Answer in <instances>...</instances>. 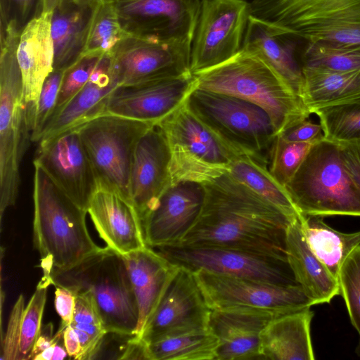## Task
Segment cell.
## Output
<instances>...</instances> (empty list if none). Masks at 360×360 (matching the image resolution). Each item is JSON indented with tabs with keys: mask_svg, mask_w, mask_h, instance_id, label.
Wrapping results in <instances>:
<instances>
[{
	"mask_svg": "<svg viewBox=\"0 0 360 360\" xmlns=\"http://www.w3.org/2000/svg\"><path fill=\"white\" fill-rule=\"evenodd\" d=\"M33 163L87 211L98 182L78 127L40 140Z\"/></svg>",
	"mask_w": 360,
	"mask_h": 360,
	"instance_id": "cell-15",
	"label": "cell"
},
{
	"mask_svg": "<svg viewBox=\"0 0 360 360\" xmlns=\"http://www.w3.org/2000/svg\"><path fill=\"white\" fill-rule=\"evenodd\" d=\"M197 86L192 73L118 85L106 113L155 125L183 105Z\"/></svg>",
	"mask_w": 360,
	"mask_h": 360,
	"instance_id": "cell-17",
	"label": "cell"
},
{
	"mask_svg": "<svg viewBox=\"0 0 360 360\" xmlns=\"http://www.w3.org/2000/svg\"><path fill=\"white\" fill-rule=\"evenodd\" d=\"M338 144L343 164L360 188V140Z\"/></svg>",
	"mask_w": 360,
	"mask_h": 360,
	"instance_id": "cell-47",
	"label": "cell"
},
{
	"mask_svg": "<svg viewBox=\"0 0 360 360\" xmlns=\"http://www.w3.org/2000/svg\"><path fill=\"white\" fill-rule=\"evenodd\" d=\"M103 54L85 53L63 71L56 107L51 119L87 83Z\"/></svg>",
	"mask_w": 360,
	"mask_h": 360,
	"instance_id": "cell-41",
	"label": "cell"
},
{
	"mask_svg": "<svg viewBox=\"0 0 360 360\" xmlns=\"http://www.w3.org/2000/svg\"><path fill=\"white\" fill-rule=\"evenodd\" d=\"M250 15L307 46L360 44V0H251Z\"/></svg>",
	"mask_w": 360,
	"mask_h": 360,
	"instance_id": "cell-4",
	"label": "cell"
},
{
	"mask_svg": "<svg viewBox=\"0 0 360 360\" xmlns=\"http://www.w3.org/2000/svg\"><path fill=\"white\" fill-rule=\"evenodd\" d=\"M340 294L351 323L359 335L356 352L360 356V245L343 262L338 277Z\"/></svg>",
	"mask_w": 360,
	"mask_h": 360,
	"instance_id": "cell-39",
	"label": "cell"
},
{
	"mask_svg": "<svg viewBox=\"0 0 360 360\" xmlns=\"http://www.w3.org/2000/svg\"><path fill=\"white\" fill-rule=\"evenodd\" d=\"M211 311L193 273L179 266L140 337L149 342L179 330L207 328Z\"/></svg>",
	"mask_w": 360,
	"mask_h": 360,
	"instance_id": "cell-19",
	"label": "cell"
},
{
	"mask_svg": "<svg viewBox=\"0 0 360 360\" xmlns=\"http://www.w3.org/2000/svg\"><path fill=\"white\" fill-rule=\"evenodd\" d=\"M197 88L236 96L264 109L277 135L309 117L303 100L257 56L241 49L226 61L193 74Z\"/></svg>",
	"mask_w": 360,
	"mask_h": 360,
	"instance_id": "cell-2",
	"label": "cell"
},
{
	"mask_svg": "<svg viewBox=\"0 0 360 360\" xmlns=\"http://www.w3.org/2000/svg\"><path fill=\"white\" fill-rule=\"evenodd\" d=\"M53 285L89 293L108 333L135 335L139 308L122 255L106 246L76 265L53 268Z\"/></svg>",
	"mask_w": 360,
	"mask_h": 360,
	"instance_id": "cell-5",
	"label": "cell"
},
{
	"mask_svg": "<svg viewBox=\"0 0 360 360\" xmlns=\"http://www.w3.org/2000/svg\"><path fill=\"white\" fill-rule=\"evenodd\" d=\"M48 287L39 282L36 290L25 308L21 323L18 360L31 359L36 341L41 330Z\"/></svg>",
	"mask_w": 360,
	"mask_h": 360,
	"instance_id": "cell-40",
	"label": "cell"
},
{
	"mask_svg": "<svg viewBox=\"0 0 360 360\" xmlns=\"http://www.w3.org/2000/svg\"><path fill=\"white\" fill-rule=\"evenodd\" d=\"M51 15L52 12H44L32 20L18 38L16 56L30 126L41 86L53 70Z\"/></svg>",
	"mask_w": 360,
	"mask_h": 360,
	"instance_id": "cell-23",
	"label": "cell"
},
{
	"mask_svg": "<svg viewBox=\"0 0 360 360\" xmlns=\"http://www.w3.org/2000/svg\"><path fill=\"white\" fill-rule=\"evenodd\" d=\"M24 310V297L20 294L11 312L5 336L1 339V360H18Z\"/></svg>",
	"mask_w": 360,
	"mask_h": 360,
	"instance_id": "cell-44",
	"label": "cell"
},
{
	"mask_svg": "<svg viewBox=\"0 0 360 360\" xmlns=\"http://www.w3.org/2000/svg\"><path fill=\"white\" fill-rule=\"evenodd\" d=\"M54 306L61 319L60 327L66 328L70 325L75 310V294L70 290L55 286Z\"/></svg>",
	"mask_w": 360,
	"mask_h": 360,
	"instance_id": "cell-46",
	"label": "cell"
},
{
	"mask_svg": "<svg viewBox=\"0 0 360 360\" xmlns=\"http://www.w3.org/2000/svg\"><path fill=\"white\" fill-rule=\"evenodd\" d=\"M323 217L301 214L300 220L310 248L338 280L343 262L360 245V231L352 233L338 231L326 224Z\"/></svg>",
	"mask_w": 360,
	"mask_h": 360,
	"instance_id": "cell-31",
	"label": "cell"
},
{
	"mask_svg": "<svg viewBox=\"0 0 360 360\" xmlns=\"http://www.w3.org/2000/svg\"><path fill=\"white\" fill-rule=\"evenodd\" d=\"M122 256L138 304L140 337L179 266L148 246Z\"/></svg>",
	"mask_w": 360,
	"mask_h": 360,
	"instance_id": "cell-27",
	"label": "cell"
},
{
	"mask_svg": "<svg viewBox=\"0 0 360 360\" xmlns=\"http://www.w3.org/2000/svg\"><path fill=\"white\" fill-rule=\"evenodd\" d=\"M130 37L192 44L201 0H107Z\"/></svg>",
	"mask_w": 360,
	"mask_h": 360,
	"instance_id": "cell-13",
	"label": "cell"
},
{
	"mask_svg": "<svg viewBox=\"0 0 360 360\" xmlns=\"http://www.w3.org/2000/svg\"><path fill=\"white\" fill-rule=\"evenodd\" d=\"M304 86L302 98L312 112L360 96V70L338 71L302 66Z\"/></svg>",
	"mask_w": 360,
	"mask_h": 360,
	"instance_id": "cell-30",
	"label": "cell"
},
{
	"mask_svg": "<svg viewBox=\"0 0 360 360\" xmlns=\"http://www.w3.org/2000/svg\"><path fill=\"white\" fill-rule=\"evenodd\" d=\"M314 144L290 142L277 135L269 153V172L285 187L294 176Z\"/></svg>",
	"mask_w": 360,
	"mask_h": 360,
	"instance_id": "cell-38",
	"label": "cell"
},
{
	"mask_svg": "<svg viewBox=\"0 0 360 360\" xmlns=\"http://www.w3.org/2000/svg\"><path fill=\"white\" fill-rule=\"evenodd\" d=\"M280 314L245 307L212 310L209 328L219 340L215 360L262 359V333Z\"/></svg>",
	"mask_w": 360,
	"mask_h": 360,
	"instance_id": "cell-21",
	"label": "cell"
},
{
	"mask_svg": "<svg viewBox=\"0 0 360 360\" xmlns=\"http://www.w3.org/2000/svg\"><path fill=\"white\" fill-rule=\"evenodd\" d=\"M152 126L105 113L78 127L98 184L115 190L131 201L129 181L134 153L141 136Z\"/></svg>",
	"mask_w": 360,
	"mask_h": 360,
	"instance_id": "cell-10",
	"label": "cell"
},
{
	"mask_svg": "<svg viewBox=\"0 0 360 360\" xmlns=\"http://www.w3.org/2000/svg\"><path fill=\"white\" fill-rule=\"evenodd\" d=\"M290 142L315 143L324 138L320 124L313 123L307 119L278 134Z\"/></svg>",
	"mask_w": 360,
	"mask_h": 360,
	"instance_id": "cell-45",
	"label": "cell"
},
{
	"mask_svg": "<svg viewBox=\"0 0 360 360\" xmlns=\"http://www.w3.org/2000/svg\"><path fill=\"white\" fill-rule=\"evenodd\" d=\"M193 273L211 310L245 307L285 314L314 305L299 285H276L202 270Z\"/></svg>",
	"mask_w": 360,
	"mask_h": 360,
	"instance_id": "cell-14",
	"label": "cell"
},
{
	"mask_svg": "<svg viewBox=\"0 0 360 360\" xmlns=\"http://www.w3.org/2000/svg\"><path fill=\"white\" fill-rule=\"evenodd\" d=\"M34 164L33 242L41 259L53 267L70 268L101 248L92 240L87 211L75 203L36 163Z\"/></svg>",
	"mask_w": 360,
	"mask_h": 360,
	"instance_id": "cell-3",
	"label": "cell"
},
{
	"mask_svg": "<svg viewBox=\"0 0 360 360\" xmlns=\"http://www.w3.org/2000/svg\"><path fill=\"white\" fill-rule=\"evenodd\" d=\"M60 0H44V12H52Z\"/></svg>",
	"mask_w": 360,
	"mask_h": 360,
	"instance_id": "cell-49",
	"label": "cell"
},
{
	"mask_svg": "<svg viewBox=\"0 0 360 360\" xmlns=\"http://www.w3.org/2000/svg\"><path fill=\"white\" fill-rule=\"evenodd\" d=\"M302 215L360 217V188L346 169L338 143H315L285 186Z\"/></svg>",
	"mask_w": 360,
	"mask_h": 360,
	"instance_id": "cell-6",
	"label": "cell"
},
{
	"mask_svg": "<svg viewBox=\"0 0 360 360\" xmlns=\"http://www.w3.org/2000/svg\"><path fill=\"white\" fill-rule=\"evenodd\" d=\"M191 45L124 38L110 53L118 85L192 73Z\"/></svg>",
	"mask_w": 360,
	"mask_h": 360,
	"instance_id": "cell-16",
	"label": "cell"
},
{
	"mask_svg": "<svg viewBox=\"0 0 360 360\" xmlns=\"http://www.w3.org/2000/svg\"><path fill=\"white\" fill-rule=\"evenodd\" d=\"M324 139L335 143L360 140V96L314 110Z\"/></svg>",
	"mask_w": 360,
	"mask_h": 360,
	"instance_id": "cell-34",
	"label": "cell"
},
{
	"mask_svg": "<svg viewBox=\"0 0 360 360\" xmlns=\"http://www.w3.org/2000/svg\"><path fill=\"white\" fill-rule=\"evenodd\" d=\"M285 253L295 281L314 305L329 303L340 294L338 280L310 248L300 217L286 229Z\"/></svg>",
	"mask_w": 360,
	"mask_h": 360,
	"instance_id": "cell-28",
	"label": "cell"
},
{
	"mask_svg": "<svg viewBox=\"0 0 360 360\" xmlns=\"http://www.w3.org/2000/svg\"><path fill=\"white\" fill-rule=\"evenodd\" d=\"M1 34L12 31L20 34L44 12V0H0Z\"/></svg>",
	"mask_w": 360,
	"mask_h": 360,
	"instance_id": "cell-43",
	"label": "cell"
},
{
	"mask_svg": "<svg viewBox=\"0 0 360 360\" xmlns=\"http://www.w3.org/2000/svg\"><path fill=\"white\" fill-rule=\"evenodd\" d=\"M299 48L301 44L295 37L250 15L241 49L262 59L302 98L304 77Z\"/></svg>",
	"mask_w": 360,
	"mask_h": 360,
	"instance_id": "cell-24",
	"label": "cell"
},
{
	"mask_svg": "<svg viewBox=\"0 0 360 360\" xmlns=\"http://www.w3.org/2000/svg\"><path fill=\"white\" fill-rule=\"evenodd\" d=\"M250 4L245 0H201L191 45L192 74L218 65L242 49Z\"/></svg>",
	"mask_w": 360,
	"mask_h": 360,
	"instance_id": "cell-12",
	"label": "cell"
},
{
	"mask_svg": "<svg viewBox=\"0 0 360 360\" xmlns=\"http://www.w3.org/2000/svg\"><path fill=\"white\" fill-rule=\"evenodd\" d=\"M102 0H60L52 11L53 70L65 71L84 53Z\"/></svg>",
	"mask_w": 360,
	"mask_h": 360,
	"instance_id": "cell-26",
	"label": "cell"
},
{
	"mask_svg": "<svg viewBox=\"0 0 360 360\" xmlns=\"http://www.w3.org/2000/svg\"><path fill=\"white\" fill-rule=\"evenodd\" d=\"M150 360H215L219 340L207 328L165 334L148 342Z\"/></svg>",
	"mask_w": 360,
	"mask_h": 360,
	"instance_id": "cell-32",
	"label": "cell"
},
{
	"mask_svg": "<svg viewBox=\"0 0 360 360\" xmlns=\"http://www.w3.org/2000/svg\"><path fill=\"white\" fill-rule=\"evenodd\" d=\"M117 86L111 55L105 53L87 83L49 120L40 140L105 114L109 97Z\"/></svg>",
	"mask_w": 360,
	"mask_h": 360,
	"instance_id": "cell-25",
	"label": "cell"
},
{
	"mask_svg": "<svg viewBox=\"0 0 360 360\" xmlns=\"http://www.w3.org/2000/svg\"><path fill=\"white\" fill-rule=\"evenodd\" d=\"M153 249L174 264L192 272H207L281 285H298L287 259L238 249L169 245Z\"/></svg>",
	"mask_w": 360,
	"mask_h": 360,
	"instance_id": "cell-11",
	"label": "cell"
},
{
	"mask_svg": "<svg viewBox=\"0 0 360 360\" xmlns=\"http://www.w3.org/2000/svg\"><path fill=\"white\" fill-rule=\"evenodd\" d=\"M63 342L70 359L79 360L82 347L77 333L70 326H68L63 331Z\"/></svg>",
	"mask_w": 360,
	"mask_h": 360,
	"instance_id": "cell-48",
	"label": "cell"
},
{
	"mask_svg": "<svg viewBox=\"0 0 360 360\" xmlns=\"http://www.w3.org/2000/svg\"><path fill=\"white\" fill-rule=\"evenodd\" d=\"M229 172L292 219L301 215L285 188L271 175L266 165L249 156L242 155L233 161Z\"/></svg>",
	"mask_w": 360,
	"mask_h": 360,
	"instance_id": "cell-33",
	"label": "cell"
},
{
	"mask_svg": "<svg viewBox=\"0 0 360 360\" xmlns=\"http://www.w3.org/2000/svg\"><path fill=\"white\" fill-rule=\"evenodd\" d=\"M157 125L170 151L172 184H205L229 172L240 155L212 131L186 101Z\"/></svg>",
	"mask_w": 360,
	"mask_h": 360,
	"instance_id": "cell-9",
	"label": "cell"
},
{
	"mask_svg": "<svg viewBox=\"0 0 360 360\" xmlns=\"http://www.w3.org/2000/svg\"><path fill=\"white\" fill-rule=\"evenodd\" d=\"M70 326L78 335L82 347L79 360L95 359L108 333L91 295L75 294V305Z\"/></svg>",
	"mask_w": 360,
	"mask_h": 360,
	"instance_id": "cell-35",
	"label": "cell"
},
{
	"mask_svg": "<svg viewBox=\"0 0 360 360\" xmlns=\"http://www.w3.org/2000/svg\"><path fill=\"white\" fill-rule=\"evenodd\" d=\"M202 184L200 214L176 245L226 248L287 259L286 229L295 219L229 172Z\"/></svg>",
	"mask_w": 360,
	"mask_h": 360,
	"instance_id": "cell-1",
	"label": "cell"
},
{
	"mask_svg": "<svg viewBox=\"0 0 360 360\" xmlns=\"http://www.w3.org/2000/svg\"><path fill=\"white\" fill-rule=\"evenodd\" d=\"M127 37L129 35L122 29L112 5L107 0H102L91 26L84 53H110Z\"/></svg>",
	"mask_w": 360,
	"mask_h": 360,
	"instance_id": "cell-37",
	"label": "cell"
},
{
	"mask_svg": "<svg viewBox=\"0 0 360 360\" xmlns=\"http://www.w3.org/2000/svg\"><path fill=\"white\" fill-rule=\"evenodd\" d=\"M63 72L53 70L45 79L30 122L31 141L39 142L56 107Z\"/></svg>",
	"mask_w": 360,
	"mask_h": 360,
	"instance_id": "cell-42",
	"label": "cell"
},
{
	"mask_svg": "<svg viewBox=\"0 0 360 360\" xmlns=\"http://www.w3.org/2000/svg\"><path fill=\"white\" fill-rule=\"evenodd\" d=\"M188 108L240 156L269 165L277 136L270 115L259 106L231 95L196 88Z\"/></svg>",
	"mask_w": 360,
	"mask_h": 360,
	"instance_id": "cell-8",
	"label": "cell"
},
{
	"mask_svg": "<svg viewBox=\"0 0 360 360\" xmlns=\"http://www.w3.org/2000/svg\"><path fill=\"white\" fill-rule=\"evenodd\" d=\"M205 196L200 183L180 181L170 186L141 220L146 245L152 248L179 245L198 219Z\"/></svg>",
	"mask_w": 360,
	"mask_h": 360,
	"instance_id": "cell-18",
	"label": "cell"
},
{
	"mask_svg": "<svg viewBox=\"0 0 360 360\" xmlns=\"http://www.w3.org/2000/svg\"><path fill=\"white\" fill-rule=\"evenodd\" d=\"M300 61L306 67L360 70V44L307 46L301 48Z\"/></svg>",
	"mask_w": 360,
	"mask_h": 360,
	"instance_id": "cell-36",
	"label": "cell"
},
{
	"mask_svg": "<svg viewBox=\"0 0 360 360\" xmlns=\"http://www.w3.org/2000/svg\"><path fill=\"white\" fill-rule=\"evenodd\" d=\"M87 213L107 246L120 255L148 246L136 209L130 200L115 190L98 184Z\"/></svg>",
	"mask_w": 360,
	"mask_h": 360,
	"instance_id": "cell-22",
	"label": "cell"
},
{
	"mask_svg": "<svg viewBox=\"0 0 360 360\" xmlns=\"http://www.w3.org/2000/svg\"><path fill=\"white\" fill-rule=\"evenodd\" d=\"M314 316L306 308L273 319L262 333V359L314 360L310 333Z\"/></svg>",
	"mask_w": 360,
	"mask_h": 360,
	"instance_id": "cell-29",
	"label": "cell"
},
{
	"mask_svg": "<svg viewBox=\"0 0 360 360\" xmlns=\"http://www.w3.org/2000/svg\"><path fill=\"white\" fill-rule=\"evenodd\" d=\"M19 35L8 32L0 58V219L15 204L20 167L31 141V130L17 60Z\"/></svg>",
	"mask_w": 360,
	"mask_h": 360,
	"instance_id": "cell-7",
	"label": "cell"
},
{
	"mask_svg": "<svg viewBox=\"0 0 360 360\" xmlns=\"http://www.w3.org/2000/svg\"><path fill=\"white\" fill-rule=\"evenodd\" d=\"M172 185L169 148L163 132L155 124L139 139L131 163L129 195L141 220Z\"/></svg>",
	"mask_w": 360,
	"mask_h": 360,
	"instance_id": "cell-20",
	"label": "cell"
}]
</instances>
